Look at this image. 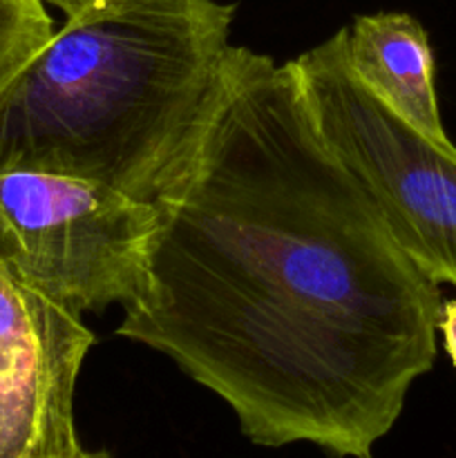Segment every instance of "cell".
<instances>
[{"mask_svg": "<svg viewBox=\"0 0 456 458\" xmlns=\"http://www.w3.org/2000/svg\"><path fill=\"white\" fill-rule=\"evenodd\" d=\"M152 206L116 335L222 398L253 445L374 458L436 360L441 291L322 141L289 63L232 45Z\"/></svg>", "mask_w": 456, "mask_h": 458, "instance_id": "1", "label": "cell"}, {"mask_svg": "<svg viewBox=\"0 0 456 458\" xmlns=\"http://www.w3.org/2000/svg\"><path fill=\"white\" fill-rule=\"evenodd\" d=\"M235 4L92 0L0 88V170H43L152 204L222 92Z\"/></svg>", "mask_w": 456, "mask_h": 458, "instance_id": "2", "label": "cell"}, {"mask_svg": "<svg viewBox=\"0 0 456 458\" xmlns=\"http://www.w3.org/2000/svg\"><path fill=\"white\" fill-rule=\"evenodd\" d=\"M322 141L360 183L396 244L456 286V146L432 141L353 74L344 27L289 61Z\"/></svg>", "mask_w": 456, "mask_h": 458, "instance_id": "3", "label": "cell"}, {"mask_svg": "<svg viewBox=\"0 0 456 458\" xmlns=\"http://www.w3.org/2000/svg\"><path fill=\"white\" fill-rule=\"evenodd\" d=\"M155 206L43 170H0V262L76 313L137 295Z\"/></svg>", "mask_w": 456, "mask_h": 458, "instance_id": "4", "label": "cell"}, {"mask_svg": "<svg viewBox=\"0 0 456 458\" xmlns=\"http://www.w3.org/2000/svg\"><path fill=\"white\" fill-rule=\"evenodd\" d=\"M94 343L80 313L0 262V458L79 450L74 392Z\"/></svg>", "mask_w": 456, "mask_h": 458, "instance_id": "5", "label": "cell"}, {"mask_svg": "<svg viewBox=\"0 0 456 458\" xmlns=\"http://www.w3.org/2000/svg\"><path fill=\"white\" fill-rule=\"evenodd\" d=\"M344 54L353 74L393 114L447 146L436 83L434 54L425 27L402 12L356 16L344 27Z\"/></svg>", "mask_w": 456, "mask_h": 458, "instance_id": "6", "label": "cell"}, {"mask_svg": "<svg viewBox=\"0 0 456 458\" xmlns=\"http://www.w3.org/2000/svg\"><path fill=\"white\" fill-rule=\"evenodd\" d=\"M45 0H0V88L54 34Z\"/></svg>", "mask_w": 456, "mask_h": 458, "instance_id": "7", "label": "cell"}, {"mask_svg": "<svg viewBox=\"0 0 456 458\" xmlns=\"http://www.w3.org/2000/svg\"><path fill=\"white\" fill-rule=\"evenodd\" d=\"M438 334L443 335L445 353L450 356L452 365L456 369V298L445 300L441 304V316H438Z\"/></svg>", "mask_w": 456, "mask_h": 458, "instance_id": "8", "label": "cell"}, {"mask_svg": "<svg viewBox=\"0 0 456 458\" xmlns=\"http://www.w3.org/2000/svg\"><path fill=\"white\" fill-rule=\"evenodd\" d=\"M45 3L54 4V7L61 9V12L65 13V18H70L74 16V13H79L83 7H88L92 0H45Z\"/></svg>", "mask_w": 456, "mask_h": 458, "instance_id": "9", "label": "cell"}, {"mask_svg": "<svg viewBox=\"0 0 456 458\" xmlns=\"http://www.w3.org/2000/svg\"><path fill=\"white\" fill-rule=\"evenodd\" d=\"M56 458H110V454L103 450L98 452H92V450H85L83 445L79 447V450H74L72 454H65V456H56Z\"/></svg>", "mask_w": 456, "mask_h": 458, "instance_id": "10", "label": "cell"}]
</instances>
